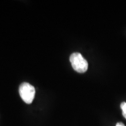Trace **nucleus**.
<instances>
[{
    "label": "nucleus",
    "mask_w": 126,
    "mask_h": 126,
    "mask_svg": "<svg viewBox=\"0 0 126 126\" xmlns=\"http://www.w3.org/2000/svg\"><path fill=\"white\" fill-rule=\"evenodd\" d=\"M70 63L72 68L79 73H84L88 70V63L79 53H74L70 55Z\"/></svg>",
    "instance_id": "f257e3e1"
},
{
    "label": "nucleus",
    "mask_w": 126,
    "mask_h": 126,
    "mask_svg": "<svg viewBox=\"0 0 126 126\" xmlns=\"http://www.w3.org/2000/svg\"><path fill=\"white\" fill-rule=\"evenodd\" d=\"M19 94L26 104H31L35 96V88L28 83H23L19 87Z\"/></svg>",
    "instance_id": "f03ea898"
},
{
    "label": "nucleus",
    "mask_w": 126,
    "mask_h": 126,
    "mask_svg": "<svg viewBox=\"0 0 126 126\" xmlns=\"http://www.w3.org/2000/svg\"><path fill=\"white\" fill-rule=\"evenodd\" d=\"M121 108L122 109V112H123V117L126 118V102H123L121 104Z\"/></svg>",
    "instance_id": "7ed1b4c3"
},
{
    "label": "nucleus",
    "mask_w": 126,
    "mask_h": 126,
    "mask_svg": "<svg viewBox=\"0 0 126 126\" xmlns=\"http://www.w3.org/2000/svg\"><path fill=\"white\" fill-rule=\"evenodd\" d=\"M116 126H126L123 123H117Z\"/></svg>",
    "instance_id": "20e7f679"
}]
</instances>
